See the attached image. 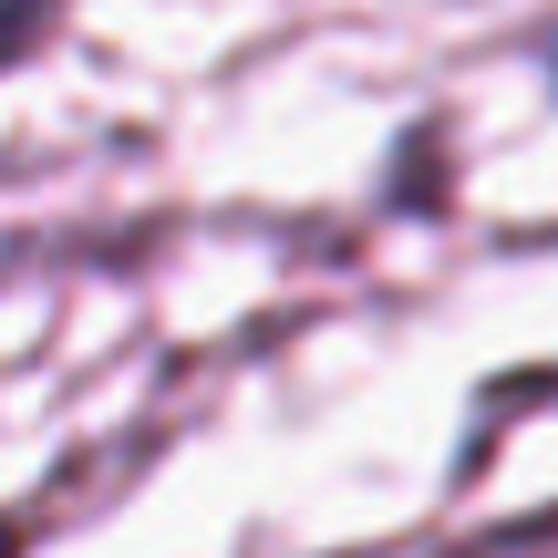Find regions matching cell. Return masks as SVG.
Instances as JSON below:
<instances>
[{"mask_svg":"<svg viewBox=\"0 0 558 558\" xmlns=\"http://www.w3.org/2000/svg\"><path fill=\"white\" fill-rule=\"evenodd\" d=\"M52 21H62V0H0V73L32 62L41 41H52Z\"/></svg>","mask_w":558,"mask_h":558,"instance_id":"cell-1","label":"cell"},{"mask_svg":"<svg viewBox=\"0 0 558 558\" xmlns=\"http://www.w3.org/2000/svg\"><path fill=\"white\" fill-rule=\"evenodd\" d=\"M11 259H21V248H0V279H11Z\"/></svg>","mask_w":558,"mask_h":558,"instance_id":"cell-2","label":"cell"}]
</instances>
